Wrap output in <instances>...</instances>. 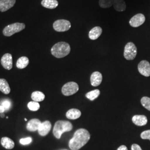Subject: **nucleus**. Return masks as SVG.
<instances>
[{
  "label": "nucleus",
  "mask_w": 150,
  "mask_h": 150,
  "mask_svg": "<svg viewBox=\"0 0 150 150\" xmlns=\"http://www.w3.org/2000/svg\"><path fill=\"white\" fill-rule=\"evenodd\" d=\"M90 139L89 132L84 129H77L74 134L73 137L70 139L69 146L72 150H79L86 145Z\"/></svg>",
  "instance_id": "obj_1"
},
{
  "label": "nucleus",
  "mask_w": 150,
  "mask_h": 150,
  "mask_svg": "<svg viewBox=\"0 0 150 150\" xmlns=\"http://www.w3.org/2000/svg\"><path fill=\"white\" fill-rule=\"evenodd\" d=\"M51 54L56 58H63L70 54V45L65 42H59L56 43L51 48Z\"/></svg>",
  "instance_id": "obj_2"
},
{
  "label": "nucleus",
  "mask_w": 150,
  "mask_h": 150,
  "mask_svg": "<svg viewBox=\"0 0 150 150\" xmlns=\"http://www.w3.org/2000/svg\"><path fill=\"white\" fill-rule=\"evenodd\" d=\"M72 128L73 126L69 121H58L55 123L53 129L54 136L56 139H59L64 132L70 131Z\"/></svg>",
  "instance_id": "obj_3"
},
{
  "label": "nucleus",
  "mask_w": 150,
  "mask_h": 150,
  "mask_svg": "<svg viewBox=\"0 0 150 150\" xmlns=\"http://www.w3.org/2000/svg\"><path fill=\"white\" fill-rule=\"evenodd\" d=\"M26 27L22 23H14L5 27L3 30V34L7 37H10L17 32H20Z\"/></svg>",
  "instance_id": "obj_4"
},
{
  "label": "nucleus",
  "mask_w": 150,
  "mask_h": 150,
  "mask_svg": "<svg viewBox=\"0 0 150 150\" xmlns=\"http://www.w3.org/2000/svg\"><path fill=\"white\" fill-rule=\"evenodd\" d=\"M137 52V47L134 43L129 42L126 45L123 56L127 60H133L135 59Z\"/></svg>",
  "instance_id": "obj_5"
},
{
  "label": "nucleus",
  "mask_w": 150,
  "mask_h": 150,
  "mask_svg": "<svg viewBox=\"0 0 150 150\" xmlns=\"http://www.w3.org/2000/svg\"><path fill=\"white\" fill-rule=\"evenodd\" d=\"M79 86L77 83L75 82H70L66 83L62 87V93L64 96H69L76 93L79 91Z\"/></svg>",
  "instance_id": "obj_6"
},
{
  "label": "nucleus",
  "mask_w": 150,
  "mask_h": 150,
  "mask_svg": "<svg viewBox=\"0 0 150 150\" xmlns=\"http://www.w3.org/2000/svg\"><path fill=\"white\" fill-rule=\"evenodd\" d=\"M71 27V22L66 20H58L54 22L53 28L57 32H65Z\"/></svg>",
  "instance_id": "obj_7"
},
{
  "label": "nucleus",
  "mask_w": 150,
  "mask_h": 150,
  "mask_svg": "<svg viewBox=\"0 0 150 150\" xmlns=\"http://www.w3.org/2000/svg\"><path fill=\"white\" fill-rule=\"evenodd\" d=\"M138 70L139 73L145 77L150 76V64L146 60L141 61L138 64Z\"/></svg>",
  "instance_id": "obj_8"
},
{
  "label": "nucleus",
  "mask_w": 150,
  "mask_h": 150,
  "mask_svg": "<svg viewBox=\"0 0 150 150\" xmlns=\"http://www.w3.org/2000/svg\"><path fill=\"white\" fill-rule=\"evenodd\" d=\"M145 21V16L142 13H138L131 18L129 23L132 27H138L142 25Z\"/></svg>",
  "instance_id": "obj_9"
},
{
  "label": "nucleus",
  "mask_w": 150,
  "mask_h": 150,
  "mask_svg": "<svg viewBox=\"0 0 150 150\" xmlns=\"http://www.w3.org/2000/svg\"><path fill=\"white\" fill-rule=\"evenodd\" d=\"M1 64L6 70H11L12 68V56L10 54H6L2 57Z\"/></svg>",
  "instance_id": "obj_10"
},
{
  "label": "nucleus",
  "mask_w": 150,
  "mask_h": 150,
  "mask_svg": "<svg viewBox=\"0 0 150 150\" xmlns=\"http://www.w3.org/2000/svg\"><path fill=\"white\" fill-rule=\"evenodd\" d=\"M51 123L49 121H45L42 122L38 129V134L41 136H45L48 134L51 129Z\"/></svg>",
  "instance_id": "obj_11"
},
{
  "label": "nucleus",
  "mask_w": 150,
  "mask_h": 150,
  "mask_svg": "<svg viewBox=\"0 0 150 150\" xmlns=\"http://www.w3.org/2000/svg\"><path fill=\"white\" fill-rule=\"evenodd\" d=\"M41 123L42 122L40 120L37 118H33L28 122L26 128L28 131L31 132H34L38 130Z\"/></svg>",
  "instance_id": "obj_12"
},
{
  "label": "nucleus",
  "mask_w": 150,
  "mask_h": 150,
  "mask_svg": "<svg viewBox=\"0 0 150 150\" xmlns=\"http://www.w3.org/2000/svg\"><path fill=\"white\" fill-rule=\"evenodd\" d=\"M102 81V75L100 72L96 71L92 74L91 76V83L94 87L99 86Z\"/></svg>",
  "instance_id": "obj_13"
},
{
  "label": "nucleus",
  "mask_w": 150,
  "mask_h": 150,
  "mask_svg": "<svg viewBox=\"0 0 150 150\" xmlns=\"http://www.w3.org/2000/svg\"><path fill=\"white\" fill-rule=\"evenodd\" d=\"M16 3V0H0V11L5 12L11 8Z\"/></svg>",
  "instance_id": "obj_14"
},
{
  "label": "nucleus",
  "mask_w": 150,
  "mask_h": 150,
  "mask_svg": "<svg viewBox=\"0 0 150 150\" xmlns=\"http://www.w3.org/2000/svg\"><path fill=\"white\" fill-rule=\"evenodd\" d=\"M132 121L134 125L142 126H145L147 123V118L145 115H135L133 116L132 118Z\"/></svg>",
  "instance_id": "obj_15"
},
{
  "label": "nucleus",
  "mask_w": 150,
  "mask_h": 150,
  "mask_svg": "<svg viewBox=\"0 0 150 150\" xmlns=\"http://www.w3.org/2000/svg\"><path fill=\"white\" fill-rule=\"evenodd\" d=\"M102 28L100 26H96L91 29L88 33V37L91 40H96L101 35Z\"/></svg>",
  "instance_id": "obj_16"
},
{
  "label": "nucleus",
  "mask_w": 150,
  "mask_h": 150,
  "mask_svg": "<svg viewBox=\"0 0 150 150\" xmlns=\"http://www.w3.org/2000/svg\"><path fill=\"white\" fill-rule=\"evenodd\" d=\"M112 6L116 11L122 12L125 11L126 5L124 0H112Z\"/></svg>",
  "instance_id": "obj_17"
},
{
  "label": "nucleus",
  "mask_w": 150,
  "mask_h": 150,
  "mask_svg": "<svg viewBox=\"0 0 150 150\" xmlns=\"http://www.w3.org/2000/svg\"><path fill=\"white\" fill-rule=\"evenodd\" d=\"M66 117L67 118L70 120H76L79 118L81 115L80 111L78 109L72 108L66 112Z\"/></svg>",
  "instance_id": "obj_18"
},
{
  "label": "nucleus",
  "mask_w": 150,
  "mask_h": 150,
  "mask_svg": "<svg viewBox=\"0 0 150 150\" xmlns=\"http://www.w3.org/2000/svg\"><path fill=\"white\" fill-rule=\"evenodd\" d=\"M1 144L4 148L8 150L12 149L15 147V143L13 140L7 137H4L1 139Z\"/></svg>",
  "instance_id": "obj_19"
},
{
  "label": "nucleus",
  "mask_w": 150,
  "mask_h": 150,
  "mask_svg": "<svg viewBox=\"0 0 150 150\" xmlns=\"http://www.w3.org/2000/svg\"><path fill=\"white\" fill-rule=\"evenodd\" d=\"M41 5L46 8L54 9L59 5V2L57 0H42Z\"/></svg>",
  "instance_id": "obj_20"
},
{
  "label": "nucleus",
  "mask_w": 150,
  "mask_h": 150,
  "mask_svg": "<svg viewBox=\"0 0 150 150\" xmlns=\"http://www.w3.org/2000/svg\"><path fill=\"white\" fill-rule=\"evenodd\" d=\"M0 91L6 95L10 93V87L7 81L4 79H0Z\"/></svg>",
  "instance_id": "obj_21"
},
{
  "label": "nucleus",
  "mask_w": 150,
  "mask_h": 150,
  "mask_svg": "<svg viewBox=\"0 0 150 150\" xmlns=\"http://www.w3.org/2000/svg\"><path fill=\"white\" fill-rule=\"evenodd\" d=\"M29 64V59L27 57L22 56L21 57L19 58L17 62H16V66L18 69H23L26 67Z\"/></svg>",
  "instance_id": "obj_22"
},
{
  "label": "nucleus",
  "mask_w": 150,
  "mask_h": 150,
  "mask_svg": "<svg viewBox=\"0 0 150 150\" xmlns=\"http://www.w3.org/2000/svg\"><path fill=\"white\" fill-rule=\"evenodd\" d=\"M45 96L41 91H35L31 95V98L35 102H41L44 100Z\"/></svg>",
  "instance_id": "obj_23"
},
{
  "label": "nucleus",
  "mask_w": 150,
  "mask_h": 150,
  "mask_svg": "<svg viewBox=\"0 0 150 150\" xmlns=\"http://www.w3.org/2000/svg\"><path fill=\"white\" fill-rule=\"evenodd\" d=\"M100 94V91L99 90L96 89L93 91H90L88 93H87L86 95V97L91 101H93L95 100L99 96Z\"/></svg>",
  "instance_id": "obj_24"
},
{
  "label": "nucleus",
  "mask_w": 150,
  "mask_h": 150,
  "mask_svg": "<svg viewBox=\"0 0 150 150\" xmlns=\"http://www.w3.org/2000/svg\"><path fill=\"white\" fill-rule=\"evenodd\" d=\"M27 107L28 109L32 111H36L40 109V105L39 103L35 101H31L28 102L27 104Z\"/></svg>",
  "instance_id": "obj_25"
},
{
  "label": "nucleus",
  "mask_w": 150,
  "mask_h": 150,
  "mask_svg": "<svg viewBox=\"0 0 150 150\" xmlns=\"http://www.w3.org/2000/svg\"><path fill=\"white\" fill-rule=\"evenodd\" d=\"M99 5L103 8H107L112 6V0H100Z\"/></svg>",
  "instance_id": "obj_26"
},
{
  "label": "nucleus",
  "mask_w": 150,
  "mask_h": 150,
  "mask_svg": "<svg viewBox=\"0 0 150 150\" xmlns=\"http://www.w3.org/2000/svg\"><path fill=\"white\" fill-rule=\"evenodd\" d=\"M142 105L150 111V98L148 97H143L141 100Z\"/></svg>",
  "instance_id": "obj_27"
},
{
  "label": "nucleus",
  "mask_w": 150,
  "mask_h": 150,
  "mask_svg": "<svg viewBox=\"0 0 150 150\" xmlns=\"http://www.w3.org/2000/svg\"><path fill=\"white\" fill-rule=\"evenodd\" d=\"M0 105L5 108V111H8L12 107V103L9 99H5L2 101Z\"/></svg>",
  "instance_id": "obj_28"
},
{
  "label": "nucleus",
  "mask_w": 150,
  "mask_h": 150,
  "mask_svg": "<svg viewBox=\"0 0 150 150\" xmlns=\"http://www.w3.org/2000/svg\"><path fill=\"white\" fill-rule=\"evenodd\" d=\"M32 138L30 137L24 138V139H21L20 140V143L23 145H26L30 144L32 142Z\"/></svg>",
  "instance_id": "obj_29"
},
{
  "label": "nucleus",
  "mask_w": 150,
  "mask_h": 150,
  "mask_svg": "<svg viewBox=\"0 0 150 150\" xmlns=\"http://www.w3.org/2000/svg\"><path fill=\"white\" fill-rule=\"evenodd\" d=\"M141 137L142 139L150 140V129L142 132L141 134Z\"/></svg>",
  "instance_id": "obj_30"
},
{
  "label": "nucleus",
  "mask_w": 150,
  "mask_h": 150,
  "mask_svg": "<svg viewBox=\"0 0 150 150\" xmlns=\"http://www.w3.org/2000/svg\"><path fill=\"white\" fill-rule=\"evenodd\" d=\"M131 150H142L141 147L137 144H133L131 146Z\"/></svg>",
  "instance_id": "obj_31"
},
{
  "label": "nucleus",
  "mask_w": 150,
  "mask_h": 150,
  "mask_svg": "<svg viewBox=\"0 0 150 150\" xmlns=\"http://www.w3.org/2000/svg\"><path fill=\"white\" fill-rule=\"evenodd\" d=\"M117 150H128V149L126 146L122 145V146H120Z\"/></svg>",
  "instance_id": "obj_32"
},
{
  "label": "nucleus",
  "mask_w": 150,
  "mask_h": 150,
  "mask_svg": "<svg viewBox=\"0 0 150 150\" xmlns=\"http://www.w3.org/2000/svg\"><path fill=\"white\" fill-rule=\"evenodd\" d=\"M5 111V108L3 107L2 106L0 105V113H4Z\"/></svg>",
  "instance_id": "obj_33"
},
{
  "label": "nucleus",
  "mask_w": 150,
  "mask_h": 150,
  "mask_svg": "<svg viewBox=\"0 0 150 150\" xmlns=\"http://www.w3.org/2000/svg\"><path fill=\"white\" fill-rule=\"evenodd\" d=\"M1 117H5V115L3 114V113H1Z\"/></svg>",
  "instance_id": "obj_34"
},
{
  "label": "nucleus",
  "mask_w": 150,
  "mask_h": 150,
  "mask_svg": "<svg viewBox=\"0 0 150 150\" xmlns=\"http://www.w3.org/2000/svg\"><path fill=\"white\" fill-rule=\"evenodd\" d=\"M25 121H27V118H25Z\"/></svg>",
  "instance_id": "obj_35"
}]
</instances>
